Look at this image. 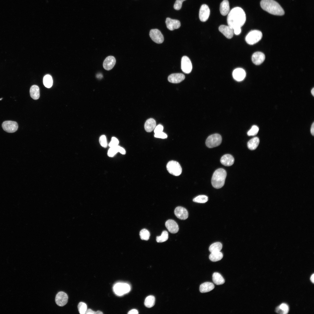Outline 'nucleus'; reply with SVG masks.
Segmentation results:
<instances>
[{
	"label": "nucleus",
	"instance_id": "1",
	"mask_svg": "<svg viewBox=\"0 0 314 314\" xmlns=\"http://www.w3.org/2000/svg\"><path fill=\"white\" fill-rule=\"evenodd\" d=\"M229 26L233 29L242 26L246 21V15L243 10L240 7H235L230 11L227 17Z\"/></svg>",
	"mask_w": 314,
	"mask_h": 314
},
{
	"label": "nucleus",
	"instance_id": "2",
	"mask_svg": "<svg viewBox=\"0 0 314 314\" xmlns=\"http://www.w3.org/2000/svg\"><path fill=\"white\" fill-rule=\"evenodd\" d=\"M262 8L271 14L281 16L284 11L281 6L274 0H262L260 2Z\"/></svg>",
	"mask_w": 314,
	"mask_h": 314
},
{
	"label": "nucleus",
	"instance_id": "3",
	"mask_svg": "<svg viewBox=\"0 0 314 314\" xmlns=\"http://www.w3.org/2000/svg\"><path fill=\"white\" fill-rule=\"evenodd\" d=\"M226 176V171L223 169L219 168L214 172L211 179V183L213 187L219 189L224 185Z\"/></svg>",
	"mask_w": 314,
	"mask_h": 314
},
{
	"label": "nucleus",
	"instance_id": "4",
	"mask_svg": "<svg viewBox=\"0 0 314 314\" xmlns=\"http://www.w3.org/2000/svg\"><path fill=\"white\" fill-rule=\"evenodd\" d=\"M262 37V32L258 30H253L250 31L246 36L245 40L248 44L253 45L259 41Z\"/></svg>",
	"mask_w": 314,
	"mask_h": 314
},
{
	"label": "nucleus",
	"instance_id": "5",
	"mask_svg": "<svg viewBox=\"0 0 314 314\" xmlns=\"http://www.w3.org/2000/svg\"><path fill=\"white\" fill-rule=\"evenodd\" d=\"M166 168L169 173L173 175L179 176L181 173V167L179 163L176 161L171 160L169 162L167 165Z\"/></svg>",
	"mask_w": 314,
	"mask_h": 314
},
{
	"label": "nucleus",
	"instance_id": "6",
	"mask_svg": "<svg viewBox=\"0 0 314 314\" xmlns=\"http://www.w3.org/2000/svg\"><path fill=\"white\" fill-rule=\"evenodd\" d=\"M222 138L221 135L217 133L212 134L209 136L206 140V144L209 148H213L219 145L221 143Z\"/></svg>",
	"mask_w": 314,
	"mask_h": 314
},
{
	"label": "nucleus",
	"instance_id": "7",
	"mask_svg": "<svg viewBox=\"0 0 314 314\" xmlns=\"http://www.w3.org/2000/svg\"><path fill=\"white\" fill-rule=\"evenodd\" d=\"M129 285L126 283H118L113 287L115 293L118 296H122L128 292L130 290Z\"/></svg>",
	"mask_w": 314,
	"mask_h": 314
},
{
	"label": "nucleus",
	"instance_id": "8",
	"mask_svg": "<svg viewBox=\"0 0 314 314\" xmlns=\"http://www.w3.org/2000/svg\"><path fill=\"white\" fill-rule=\"evenodd\" d=\"M2 127L4 131L9 133H13L16 131L18 128V124L17 122L12 121H6L3 122Z\"/></svg>",
	"mask_w": 314,
	"mask_h": 314
},
{
	"label": "nucleus",
	"instance_id": "9",
	"mask_svg": "<svg viewBox=\"0 0 314 314\" xmlns=\"http://www.w3.org/2000/svg\"><path fill=\"white\" fill-rule=\"evenodd\" d=\"M149 36L152 40L157 43L160 44L164 41L163 36L158 29H151L149 32Z\"/></svg>",
	"mask_w": 314,
	"mask_h": 314
},
{
	"label": "nucleus",
	"instance_id": "10",
	"mask_svg": "<svg viewBox=\"0 0 314 314\" xmlns=\"http://www.w3.org/2000/svg\"><path fill=\"white\" fill-rule=\"evenodd\" d=\"M181 69L182 71L186 74H189L191 72L192 65L189 58L186 56H184L181 60Z\"/></svg>",
	"mask_w": 314,
	"mask_h": 314
},
{
	"label": "nucleus",
	"instance_id": "11",
	"mask_svg": "<svg viewBox=\"0 0 314 314\" xmlns=\"http://www.w3.org/2000/svg\"><path fill=\"white\" fill-rule=\"evenodd\" d=\"M210 12V9L207 5L206 4L202 5L199 13V17L200 21L202 22L206 21L209 17Z\"/></svg>",
	"mask_w": 314,
	"mask_h": 314
},
{
	"label": "nucleus",
	"instance_id": "12",
	"mask_svg": "<svg viewBox=\"0 0 314 314\" xmlns=\"http://www.w3.org/2000/svg\"><path fill=\"white\" fill-rule=\"evenodd\" d=\"M68 297L66 293L62 291L58 292L56 295L55 301L58 306H63L67 302Z\"/></svg>",
	"mask_w": 314,
	"mask_h": 314
},
{
	"label": "nucleus",
	"instance_id": "13",
	"mask_svg": "<svg viewBox=\"0 0 314 314\" xmlns=\"http://www.w3.org/2000/svg\"><path fill=\"white\" fill-rule=\"evenodd\" d=\"M219 30L220 32L228 39H231L233 36V29L232 27L228 25H221L219 27Z\"/></svg>",
	"mask_w": 314,
	"mask_h": 314
},
{
	"label": "nucleus",
	"instance_id": "14",
	"mask_svg": "<svg viewBox=\"0 0 314 314\" xmlns=\"http://www.w3.org/2000/svg\"><path fill=\"white\" fill-rule=\"evenodd\" d=\"M232 75L233 78L236 81H240L245 78L246 73L245 70L240 68L235 69L233 71Z\"/></svg>",
	"mask_w": 314,
	"mask_h": 314
},
{
	"label": "nucleus",
	"instance_id": "15",
	"mask_svg": "<svg viewBox=\"0 0 314 314\" xmlns=\"http://www.w3.org/2000/svg\"><path fill=\"white\" fill-rule=\"evenodd\" d=\"M165 23L167 28L171 31L179 28L181 25L180 22L179 20L172 19L169 17L166 18Z\"/></svg>",
	"mask_w": 314,
	"mask_h": 314
},
{
	"label": "nucleus",
	"instance_id": "16",
	"mask_svg": "<svg viewBox=\"0 0 314 314\" xmlns=\"http://www.w3.org/2000/svg\"><path fill=\"white\" fill-rule=\"evenodd\" d=\"M175 215L178 218L185 220L188 217V213L187 210L184 207L178 206L176 207L174 211Z\"/></svg>",
	"mask_w": 314,
	"mask_h": 314
},
{
	"label": "nucleus",
	"instance_id": "17",
	"mask_svg": "<svg viewBox=\"0 0 314 314\" xmlns=\"http://www.w3.org/2000/svg\"><path fill=\"white\" fill-rule=\"evenodd\" d=\"M265 59V54L262 52L257 51L254 53L251 57L253 63L255 65H258L261 64Z\"/></svg>",
	"mask_w": 314,
	"mask_h": 314
},
{
	"label": "nucleus",
	"instance_id": "18",
	"mask_svg": "<svg viewBox=\"0 0 314 314\" xmlns=\"http://www.w3.org/2000/svg\"><path fill=\"white\" fill-rule=\"evenodd\" d=\"M116 63V59L113 56H109L106 57L104 61L103 66L106 70H109L114 67Z\"/></svg>",
	"mask_w": 314,
	"mask_h": 314
},
{
	"label": "nucleus",
	"instance_id": "19",
	"mask_svg": "<svg viewBox=\"0 0 314 314\" xmlns=\"http://www.w3.org/2000/svg\"><path fill=\"white\" fill-rule=\"evenodd\" d=\"M185 78V75L180 73L172 74L170 75L168 78V81L171 83H179Z\"/></svg>",
	"mask_w": 314,
	"mask_h": 314
},
{
	"label": "nucleus",
	"instance_id": "20",
	"mask_svg": "<svg viewBox=\"0 0 314 314\" xmlns=\"http://www.w3.org/2000/svg\"><path fill=\"white\" fill-rule=\"evenodd\" d=\"M165 226L168 231L171 233H176L179 231L178 225L176 222L173 220H169L166 221L165 223Z\"/></svg>",
	"mask_w": 314,
	"mask_h": 314
},
{
	"label": "nucleus",
	"instance_id": "21",
	"mask_svg": "<svg viewBox=\"0 0 314 314\" xmlns=\"http://www.w3.org/2000/svg\"><path fill=\"white\" fill-rule=\"evenodd\" d=\"M234 159L231 155L229 154H225L221 157L220 162L224 165L229 166L232 165L234 163Z\"/></svg>",
	"mask_w": 314,
	"mask_h": 314
},
{
	"label": "nucleus",
	"instance_id": "22",
	"mask_svg": "<svg viewBox=\"0 0 314 314\" xmlns=\"http://www.w3.org/2000/svg\"><path fill=\"white\" fill-rule=\"evenodd\" d=\"M220 10L222 15L225 16L228 14L230 11L229 3L228 0H224L221 3Z\"/></svg>",
	"mask_w": 314,
	"mask_h": 314
},
{
	"label": "nucleus",
	"instance_id": "23",
	"mask_svg": "<svg viewBox=\"0 0 314 314\" xmlns=\"http://www.w3.org/2000/svg\"><path fill=\"white\" fill-rule=\"evenodd\" d=\"M155 120L153 118H149L146 120L144 125L145 131L148 132H151L156 126Z\"/></svg>",
	"mask_w": 314,
	"mask_h": 314
},
{
	"label": "nucleus",
	"instance_id": "24",
	"mask_svg": "<svg viewBox=\"0 0 314 314\" xmlns=\"http://www.w3.org/2000/svg\"><path fill=\"white\" fill-rule=\"evenodd\" d=\"M214 288L213 283L210 282H206L201 284L200 286L199 290L201 293L209 292Z\"/></svg>",
	"mask_w": 314,
	"mask_h": 314
},
{
	"label": "nucleus",
	"instance_id": "25",
	"mask_svg": "<svg viewBox=\"0 0 314 314\" xmlns=\"http://www.w3.org/2000/svg\"><path fill=\"white\" fill-rule=\"evenodd\" d=\"M31 97L35 100L38 99L40 97V90L39 87L35 85L31 86L30 90Z\"/></svg>",
	"mask_w": 314,
	"mask_h": 314
},
{
	"label": "nucleus",
	"instance_id": "26",
	"mask_svg": "<svg viewBox=\"0 0 314 314\" xmlns=\"http://www.w3.org/2000/svg\"><path fill=\"white\" fill-rule=\"evenodd\" d=\"M259 140L257 137H255L250 140L247 142L248 148L251 150L255 149L259 143Z\"/></svg>",
	"mask_w": 314,
	"mask_h": 314
},
{
	"label": "nucleus",
	"instance_id": "27",
	"mask_svg": "<svg viewBox=\"0 0 314 314\" xmlns=\"http://www.w3.org/2000/svg\"><path fill=\"white\" fill-rule=\"evenodd\" d=\"M214 283L217 285H222L225 282V280L220 274L218 272H214L212 276Z\"/></svg>",
	"mask_w": 314,
	"mask_h": 314
},
{
	"label": "nucleus",
	"instance_id": "28",
	"mask_svg": "<svg viewBox=\"0 0 314 314\" xmlns=\"http://www.w3.org/2000/svg\"><path fill=\"white\" fill-rule=\"evenodd\" d=\"M289 310L288 306L286 304L282 303L276 308L275 311L278 313L286 314L288 313Z\"/></svg>",
	"mask_w": 314,
	"mask_h": 314
},
{
	"label": "nucleus",
	"instance_id": "29",
	"mask_svg": "<svg viewBox=\"0 0 314 314\" xmlns=\"http://www.w3.org/2000/svg\"><path fill=\"white\" fill-rule=\"evenodd\" d=\"M222 245L220 242H216L211 244L209 247L211 253L220 251L222 248Z\"/></svg>",
	"mask_w": 314,
	"mask_h": 314
},
{
	"label": "nucleus",
	"instance_id": "30",
	"mask_svg": "<svg viewBox=\"0 0 314 314\" xmlns=\"http://www.w3.org/2000/svg\"><path fill=\"white\" fill-rule=\"evenodd\" d=\"M223 257V254L220 251L211 253L209 256L210 259L213 262L220 261L222 258Z\"/></svg>",
	"mask_w": 314,
	"mask_h": 314
},
{
	"label": "nucleus",
	"instance_id": "31",
	"mask_svg": "<svg viewBox=\"0 0 314 314\" xmlns=\"http://www.w3.org/2000/svg\"><path fill=\"white\" fill-rule=\"evenodd\" d=\"M155 299L153 295H149L145 298L144 304L147 307L150 308L153 307L155 303Z\"/></svg>",
	"mask_w": 314,
	"mask_h": 314
},
{
	"label": "nucleus",
	"instance_id": "32",
	"mask_svg": "<svg viewBox=\"0 0 314 314\" xmlns=\"http://www.w3.org/2000/svg\"><path fill=\"white\" fill-rule=\"evenodd\" d=\"M43 81L44 84L46 87L49 88L52 86L53 84V80L50 75H46L43 78Z\"/></svg>",
	"mask_w": 314,
	"mask_h": 314
},
{
	"label": "nucleus",
	"instance_id": "33",
	"mask_svg": "<svg viewBox=\"0 0 314 314\" xmlns=\"http://www.w3.org/2000/svg\"><path fill=\"white\" fill-rule=\"evenodd\" d=\"M168 238L167 232L166 231H163L160 236H158L156 238V240L158 242H162L167 240Z\"/></svg>",
	"mask_w": 314,
	"mask_h": 314
},
{
	"label": "nucleus",
	"instance_id": "34",
	"mask_svg": "<svg viewBox=\"0 0 314 314\" xmlns=\"http://www.w3.org/2000/svg\"><path fill=\"white\" fill-rule=\"evenodd\" d=\"M140 236L142 240H148L150 236L149 231L146 229L141 230L140 232Z\"/></svg>",
	"mask_w": 314,
	"mask_h": 314
},
{
	"label": "nucleus",
	"instance_id": "35",
	"mask_svg": "<svg viewBox=\"0 0 314 314\" xmlns=\"http://www.w3.org/2000/svg\"><path fill=\"white\" fill-rule=\"evenodd\" d=\"M208 200V197L205 195H200L195 197L193 200L195 202L199 203H205Z\"/></svg>",
	"mask_w": 314,
	"mask_h": 314
},
{
	"label": "nucleus",
	"instance_id": "36",
	"mask_svg": "<svg viewBox=\"0 0 314 314\" xmlns=\"http://www.w3.org/2000/svg\"><path fill=\"white\" fill-rule=\"evenodd\" d=\"M78 308L80 314H85L87 310V306L85 303L81 302L78 303Z\"/></svg>",
	"mask_w": 314,
	"mask_h": 314
},
{
	"label": "nucleus",
	"instance_id": "37",
	"mask_svg": "<svg viewBox=\"0 0 314 314\" xmlns=\"http://www.w3.org/2000/svg\"><path fill=\"white\" fill-rule=\"evenodd\" d=\"M119 146L118 145L112 147H110L108 152V155L110 157L113 156L117 153L119 152Z\"/></svg>",
	"mask_w": 314,
	"mask_h": 314
},
{
	"label": "nucleus",
	"instance_id": "38",
	"mask_svg": "<svg viewBox=\"0 0 314 314\" xmlns=\"http://www.w3.org/2000/svg\"><path fill=\"white\" fill-rule=\"evenodd\" d=\"M259 131L258 127L256 125H253L247 132L248 136H254L256 135Z\"/></svg>",
	"mask_w": 314,
	"mask_h": 314
},
{
	"label": "nucleus",
	"instance_id": "39",
	"mask_svg": "<svg viewBox=\"0 0 314 314\" xmlns=\"http://www.w3.org/2000/svg\"><path fill=\"white\" fill-rule=\"evenodd\" d=\"M99 142L100 144L102 147L104 148L107 147V143L106 137L105 135H102L100 137Z\"/></svg>",
	"mask_w": 314,
	"mask_h": 314
},
{
	"label": "nucleus",
	"instance_id": "40",
	"mask_svg": "<svg viewBox=\"0 0 314 314\" xmlns=\"http://www.w3.org/2000/svg\"><path fill=\"white\" fill-rule=\"evenodd\" d=\"M186 0H176L174 6V8L177 10L181 9L182 7V3Z\"/></svg>",
	"mask_w": 314,
	"mask_h": 314
},
{
	"label": "nucleus",
	"instance_id": "41",
	"mask_svg": "<svg viewBox=\"0 0 314 314\" xmlns=\"http://www.w3.org/2000/svg\"><path fill=\"white\" fill-rule=\"evenodd\" d=\"M119 141L115 137H113L111 138V141L109 144L110 147H112L117 146L118 145Z\"/></svg>",
	"mask_w": 314,
	"mask_h": 314
},
{
	"label": "nucleus",
	"instance_id": "42",
	"mask_svg": "<svg viewBox=\"0 0 314 314\" xmlns=\"http://www.w3.org/2000/svg\"><path fill=\"white\" fill-rule=\"evenodd\" d=\"M154 136L156 138L162 139L166 138L167 136V135L163 132L155 133Z\"/></svg>",
	"mask_w": 314,
	"mask_h": 314
},
{
	"label": "nucleus",
	"instance_id": "43",
	"mask_svg": "<svg viewBox=\"0 0 314 314\" xmlns=\"http://www.w3.org/2000/svg\"><path fill=\"white\" fill-rule=\"evenodd\" d=\"M163 126L161 124H159L156 126L154 130V132L157 133L163 132Z\"/></svg>",
	"mask_w": 314,
	"mask_h": 314
},
{
	"label": "nucleus",
	"instance_id": "44",
	"mask_svg": "<svg viewBox=\"0 0 314 314\" xmlns=\"http://www.w3.org/2000/svg\"><path fill=\"white\" fill-rule=\"evenodd\" d=\"M234 33L236 35H238L241 33V28L237 27L233 28Z\"/></svg>",
	"mask_w": 314,
	"mask_h": 314
},
{
	"label": "nucleus",
	"instance_id": "45",
	"mask_svg": "<svg viewBox=\"0 0 314 314\" xmlns=\"http://www.w3.org/2000/svg\"><path fill=\"white\" fill-rule=\"evenodd\" d=\"M85 314H96V312L90 309H87Z\"/></svg>",
	"mask_w": 314,
	"mask_h": 314
},
{
	"label": "nucleus",
	"instance_id": "46",
	"mask_svg": "<svg viewBox=\"0 0 314 314\" xmlns=\"http://www.w3.org/2000/svg\"><path fill=\"white\" fill-rule=\"evenodd\" d=\"M118 151L119 152L122 154H124L126 153L125 149L122 147L119 146Z\"/></svg>",
	"mask_w": 314,
	"mask_h": 314
},
{
	"label": "nucleus",
	"instance_id": "47",
	"mask_svg": "<svg viewBox=\"0 0 314 314\" xmlns=\"http://www.w3.org/2000/svg\"><path fill=\"white\" fill-rule=\"evenodd\" d=\"M138 311L137 310L135 309H133L129 311V312L128 313V314H138Z\"/></svg>",
	"mask_w": 314,
	"mask_h": 314
},
{
	"label": "nucleus",
	"instance_id": "48",
	"mask_svg": "<svg viewBox=\"0 0 314 314\" xmlns=\"http://www.w3.org/2000/svg\"><path fill=\"white\" fill-rule=\"evenodd\" d=\"M311 133L313 136L314 135V123L313 122L311 125Z\"/></svg>",
	"mask_w": 314,
	"mask_h": 314
},
{
	"label": "nucleus",
	"instance_id": "49",
	"mask_svg": "<svg viewBox=\"0 0 314 314\" xmlns=\"http://www.w3.org/2000/svg\"><path fill=\"white\" fill-rule=\"evenodd\" d=\"M314 274H312L311 275V277H310V280H311V281L313 283H314Z\"/></svg>",
	"mask_w": 314,
	"mask_h": 314
},
{
	"label": "nucleus",
	"instance_id": "50",
	"mask_svg": "<svg viewBox=\"0 0 314 314\" xmlns=\"http://www.w3.org/2000/svg\"><path fill=\"white\" fill-rule=\"evenodd\" d=\"M96 77L97 78L101 79L103 77V75L101 73H99L97 74Z\"/></svg>",
	"mask_w": 314,
	"mask_h": 314
},
{
	"label": "nucleus",
	"instance_id": "51",
	"mask_svg": "<svg viewBox=\"0 0 314 314\" xmlns=\"http://www.w3.org/2000/svg\"><path fill=\"white\" fill-rule=\"evenodd\" d=\"M311 93L313 96H314V88H313L311 90Z\"/></svg>",
	"mask_w": 314,
	"mask_h": 314
},
{
	"label": "nucleus",
	"instance_id": "52",
	"mask_svg": "<svg viewBox=\"0 0 314 314\" xmlns=\"http://www.w3.org/2000/svg\"><path fill=\"white\" fill-rule=\"evenodd\" d=\"M96 312V314H103V313L101 311H97Z\"/></svg>",
	"mask_w": 314,
	"mask_h": 314
},
{
	"label": "nucleus",
	"instance_id": "53",
	"mask_svg": "<svg viewBox=\"0 0 314 314\" xmlns=\"http://www.w3.org/2000/svg\"><path fill=\"white\" fill-rule=\"evenodd\" d=\"M2 99H3V98H1L0 99V100H1Z\"/></svg>",
	"mask_w": 314,
	"mask_h": 314
}]
</instances>
